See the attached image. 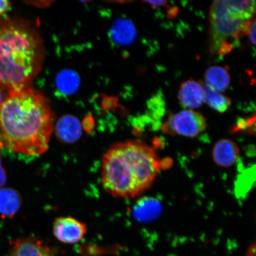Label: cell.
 Listing matches in <instances>:
<instances>
[{"instance_id": "cell-1", "label": "cell", "mask_w": 256, "mask_h": 256, "mask_svg": "<svg viewBox=\"0 0 256 256\" xmlns=\"http://www.w3.org/2000/svg\"><path fill=\"white\" fill-rule=\"evenodd\" d=\"M54 130L48 99L28 86L10 91L0 110V146L24 156L47 152Z\"/></svg>"}, {"instance_id": "cell-2", "label": "cell", "mask_w": 256, "mask_h": 256, "mask_svg": "<svg viewBox=\"0 0 256 256\" xmlns=\"http://www.w3.org/2000/svg\"><path fill=\"white\" fill-rule=\"evenodd\" d=\"M162 168L158 154L142 140L114 144L102 158V186L114 197L136 198L151 187Z\"/></svg>"}, {"instance_id": "cell-3", "label": "cell", "mask_w": 256, "mask_h": 256, "mask_svg": "<svg viewBox=\"0 0 256 256\" xmlns=\"http://www.w3.org/2000/svg\"><path fill=\"white\" fill-rule=\"evenodd\" d=\"M43 40L22 19L0 21V84L9 92L30 86L42 68Z\"/></svg>"}, {"instance_id": "cell-4", "label": "cell", "mask_w": 256, "mask_h": 256, "mask_svg": "<svg viewBox=\"0 0 256 256\" xmlns=\"http://www.w3.org/2000/svg\"><path fill=\"white\" fill-rule=\"evenodd\" d=\"M252 0H216L210 8V48L214 54L225 56L231 52L230 40H238L247 34L255 14Z\"/></svg>"}, {"instance_id": "cell-5", "label": "cell", "mask_w": 256, "mask_h": 256, "mask_svg": "<svg viewBox=\"0 0 256 256\" xmlns=\"http://www.w3.org/2000/svg\"><path fill=\"white\" fill-rule=\"evenodd\" d=\"M206 128V120L202 114L188 110L170 114L161 130L170 136L194 138L204 132Z\"/></svg>"}, {"instance_id": "cell-6", "label": "cell", "mask_w": 256, "mask_h": 256, "mask_svg": "<svg viewBox=\"0 0 256 256\" xmlns=\"http://www.w3.org/2000/svg\"><path fill=\"white\" fill-rule=\"evenodd\" d=\"M84 222L70 216L57 218L53 223V233L58 241L66 244H75L81 241L87 232Z\"/></svg>"}, {"instance_id": "cell-7", "label": "cell", "mask_w": 256, "mask_h": 256, "mask_svg": "<svg viewBox=\"0 0 256 256\" xmlns=\"http://www.w3.org/2000/svg\"><path fill=\"white\" fill-rule=\"evenodd\" d=\"M214 162L220 168H228L234 165L240 158L238 144L230 139H222L214 145L212 152Z\"/></svg>"}, {"instance_id": "cell-8", "label": "cell", "mask_w": 256, "mask_h": 256, "mask_svg": "<svg viewBox=\"0 0 256 256\" xmlns=\"http://www.w3.org/2000/svg\"><path fill=\"white\" fill-rule=\"evenodd\" d=\"M178 99L184 107L190 110L199 108L204 102V91L202 82L190 80L180 86Z\"/></svg>"}, {"instance_id": "cell-9", "label": "cell", "mask_w": 256, "mask_h": 256, "mask_svg": "<svg viewBox=\"0 0 256 256\" xmlns=\"http://www.w3.org/2000/svg\"><path fill=\"white\" fill-rule=\"evenodd\" d=\"M12 247L8 256H54L47 246L33 236L16 240Z\"/></svg>"}, {"instance_id": "cell-10", "label": "cell", "mask_w": 256, "mask_h": 256, "mask_svg": "<svg viewBox=\"0 0 256 256\" xmlns=\"http://www.w3.org/2000/svg\"><path fill=\"white\" fill-rule=\"evenodd\" d=\"M204 85L214 92H222L228 88L231 82L227 67L212 66L206 70L204 75Z\"/></svg>"}, {"instance_id": "cell-11", "label": "cell", "mask_w": 256, "mask_h": 256, "mask_svg": "<svg viewBox=\"0 0 256 256\" xmlns=\"http://www.w3.org/2000/svg\"><path fill=\"white\" fill-rule=\"evenodd\" d=\"M56 134L58 138L62 142H76L81 136L82 127L76 118L72 116H66L58 122Z\"/></svg>"}, {"instance_id": "cell-12", "label": "cell", "mask_w": 256, "mask_h": 256, "mask_svg": "<svg viewBox=\"0 0 256 256\" xmlns=\"http://www.w3.org/2000/svg\"><path fill=\"white\" fill-rule=\"evenodd\" d=\"M161 211L162 204L158 200L146 198L136 204L132 209V215L138 222H145L155 219Z\"/></svg>"}, {"instance_id": "cell-13", "label": "cell", "mask_w": 256, "mask_h": 256, "mask_svg": "<svg viewBox=\"0 0 256 256\" xmlns=\"http://www.w3.org/2000/svg\"><path fill=\"white\" fill-rule=\"evenodd\" d=\"M22 198L18 192L10 188H0V215L4 218H11L18 212Z\"/></svg>"}, {"instance_id": "cell-14", "label": "cell", "mask_w": 256, "mask_h": 256, "mask_svg": "<svg viewBox=\"0 0 256 256\" xmlns=\"http://www.w3.org/2000/svg\"><path fill=\"white\" fill-rule=\"evenodd\" d=\"M136 31L132 22L120 20L114 25L113 36L115 41L120 44H129L135 40Z\"/></svg>"}, {"instance_id": "cell-15", "label": "cell", "mask_w": 256, "mask_h": 256, "mask_svg": "<svg viewBox=\"0 0 256 256\" xmlns=\"http://www.w3.org/2000/svg\"><path fill=\"white\" fill-rule=\"evenodd\" d=\"M204 91V101L210 106L220 113L228 110L232 105L231 98L211 90L202 83Z\"/></svg>"}, {"instance_id": "cell-16", "label": "cell", "mask_w": 256, "mask_h": 256, "mask_svg": "<svg viewBox=\"0 0 256 256\" xmlns=\"http://www.w3.org/2000/svg\"><path fill=\"white\" fill-rule=\"evenodd\" d=\"M79 80L75 73L65 72L60 74L58 78V86L64 92L71 94L78 87Z\"/></svg>"}, {"instance_id": "cell-17", "label": "cell", "mask_w": 256, "mask_h": 256, "mask_svg": "<svg viewBox=\"0 0 256 256\" xmlns=\"http://www.w3.org/2000/svg\"><path fill=\"white\" fill-rule=\"evenodd\" d=\"M255 114L254 116L250 117L247 119H239L236 121L235 126L232 128L233 133L236 132H247L249 133L255 132Z\"/></svg>"}, {"instance_id": "cell-18", "label": "cell", "mask_w": 256, "mask_h": 256, "mask_svg": "<svg viewBox=\"0 0 256 256\" xmlns=\"http://www.w3.org/2000/svg\"><path fill=\"white\" fill-rule=\"evenodd\" d=\"M250 40L251 43L255 46L256 44V18H254L250 24L248 30L247 32Z\"/></svg>"}, {"instance_id": "cell-19", "label": "cell", "mask_w": 256, "mask_h": 256, "mask_svg": "<svg viewBox=\"0 0 256 256\" xmlns=\"http://www.w3.org/2000/svg\"><path fill=\"white\" fill-rule=\"evenodd\" d=\"M10 92L4 86L0 84V110L6 99L8 98Z\"/></svg>"}, {"instance_id": "cell-20", "label": "cell", "mask_w": 256, "mask_h": 256, "mask_svg": "<svg viewBox=\"0 0 256 256\" xmlns=\"http://www.w3.org/2000/svg\"><path fill=\"white\" fill-rule=\"evenodd\" d=\"M7 181V176H6V171L2 164L1 155H0V188L4 186Z\"/></svg>"}, {"instance_id": "cell-21", "label": "cell", "mask_w": 256, "mask_h": 256, "mask_svg": "<svg viewBox=\"0 0 256 256\" xmlns=\"http://www.w3.org/2000/svg\"><path fill=\"white\" fill-rule=\"evenodd\" d=\"M11 6V2L7 0H1L0 1V16L7 12Z\"/></svg>"}, {"instance_id": "cell-22", "label": "cell", "mask_w": 256, "mask_h": 256, "mask_svg": "<svg viewBox=\"0 0 256 256\" xmlns=\"http://www.w3.org/2000/svg\"><path fill=\"white\" fill-rule=\"evenodd\" d=\"M144 2L150 4L154 8H156L159 7H162V6H166L168 5V2L167 1H145Z\"/></svg>"}, {"instance_id": "cell-23", "label": "cell", "mask_w": 256, "mask_h": 256, "mask_svg": "<svg viewBox=\"0 0 256 256\" xmlns=\"http://www.w3.org/2000/svg\"><path fill=\"white\" fill-rule=\"evenodd\" d=\"M256 245L252 244L248 250L246 256H256Z\"/></svg>"}]
</instances>
